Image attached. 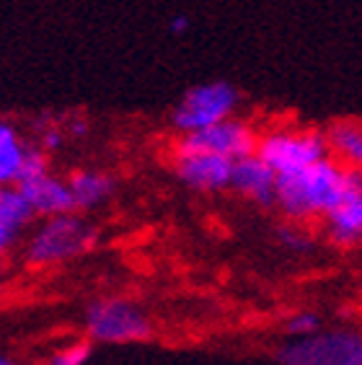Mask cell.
<instances>
[{"label": "cell", "instance_id": "cell-21", "mask_svg": "<svg viewBox=\"0 0 362 365\" xmlns=\"http://www.w3.org/2000/svg\"><path fill=\"white\" fill-rule=\"evenodd\" d=\"M63 130L73 140H83V138H88L90 125H88V120H68V125H65Z\"/></svg>", "mask_w": 362, "mask_h": 365}, {"label": "cell", "instance_id": "cell-23", "mask_svg": "<svg viewBox=\"0 0 362 365\" xmlns=\"http://www.w3.org/2000/svg\"><path fill=\"white\" fill-rule=\"evenodd\" d=\"M168 31H171L174 36L187 34V31H189V19H187V16H174V19H171V24H168Z\"/></svg>", "mask_w": 362, "mask_h": 365}, {"label": "cell", "instance_id": "cell-16", "mask_svg": "<svg viewBox=\"0 0 362 365\" xmlns=\"http://www.w3.org/2000/svg\"><path fill=\"white\" fill-rule=\"evenodd\" d=\"M49 174V153L42 150L39 145H29L26 155H24V166L21 176H19V184L31 182V179H39V176Z\"/></svg>", "mask_w": 362, "mask_h": 365}, {"label": "cell", "instance_id": "cell-10", "mask_svg": "<svg viewBox=\"0 0 362 365\" xmlns=\"http://www.w3.org/2000/svg\"><path fill=\"white\" fill-rule=\"evenodd\" d=\"M16 187L24 192L36 218H55V215H65V212H78L68 182L60 176L44 174L39 179H31V182L16 184Z\"/></svg>", "mask_w": 362, "mask_h": 365}, {"label": "cell", "instance_id": "cell-20", "mask_svg": "<svg viewBox=\"0 0 362 365\" xmlns=\"http://www.w3.org/2000/svg\"><path fill=\"white\" fill-rule=\"evenodd\" d=\"M279 241H282L285 246H290V249H308L306 233L295 231V228H290V225L279 228Z\"/></svg>", "mask_w": 362, "mask_h": 365}, {"label": "cell", "instance_id": "cell-13", "mask_svg": "<svg viewBox=\"0 0 362 365\" xmlns=\"http://www.w3.org/2000/svg\"><path fill=\"white\" fill-rule=\"evenodd\" d=\"M329 153L339 155L352 169H362V125L360 122H334L326 133Z\"/></svg>", "mask_w": 362, "mask_h": 365}, {"label": "cell", "instance_id": "cell-18", "mask_svg": "<svg viewBox=\"0 0 362 365\" xmlns=\"http://www.w3.org/2000/svg\"><path fill=\"white\" fill-rule=\"evenodd\" d=\"M319 329H321V319L316 317L314 311H300V314H295V317L285 324V331L287 334H293L295 339L316 334Z\"/></svg>", "mask_w": 362, "mask_h": 365}, {"label": "cell", "instance_id": "cell-3", "mask_svg": "<svg viewBox=\"0 0 362 365\" xmlns=\"http://www.w3.org/2000/svg\"><path fill=\"white\" fill-rule=\"evenodd\" d=\"M153 337V324L138 303L127 298H98L86 309V339L98 344H130Z\"/></svg>", "mask_w": 362, "mask_h": 365}, {"label": "cell", "instance_id": "cell-11", "mask_svg": "<svg viewBox=\"0 0 362 365\" xmlns=\"http://www.w3.org/2000/svg\"><path fill=\"white\" fill-rule=\"evenodd\" d=\"M329 223V239L339 246L362 241V190H352L324 215Z\"/></svg>", "mask_w": 362, "mask_h": 365}, {"label": "cell", "instance_id": "cell-7", "mask_svg": "<svg viewBox=\"0 0 362 365\" xmlns=\"http://www.w3.org/2000/svg\"><path fill=\"white\" fill-rule=\"evenodd\" d=\"M257 143H259V135L254 133V127L228 117V120L210 125L205 130L181 135L174 153H212V155H223L228 161H238V158L254 153Z\"/></svg>", "mask_w": 362, "mask_h": 365}, {"label": "cell", "instance_id": "cell-15", "mask_svg": "<svg viewBox=\"0 0 362 365\" xmlns=\"http://www.w3.org/2000/svg\"><path fill=\"white\" fill-rule=\"evenodd\" d=\"M26 148L29 145L21 140V135H11L6 140H0V187L19 184Z\"/></svg>", "mask_w": 362, "mask_h": 365}, {"label": "cell", "instance_id": "cell-24", "mask_svg": "<svg viewBox=\"0 0 362 365\" xmlns=\"http://www.w3.org/2000/svg\"><path fill=\"white\" fill-rule=\"evenodd\" d=\"M0 365H14V363H11L8 358H3V355H0Z\"/></svg>", "mask_w": 362, "mask_h": 365}, {"label": "cell", "instance_id": "cell-9", "mask_svg": "<svg viewBox=\"0 0 362 365\" xmlns=\"http://www.w3.org/2000/svg\"><path fill=\"white\" fill-rule=\"evenodd\" d=\"M274 184H277V174L257 153L233 161L228 190H236L238 195L267 207V205H274Z\"/></svg>", "mask_w": 362, "mask_h": 365}, {"label": "cell", "instance_id": "cell-22", "mask_svg": "<svg viewBox=\"0 0 362 365\" xmlns=\"http://www.w3.org/2000/svg\"><path fill=\"white\" fill-rule=\"evenodd\" d=\"M16 236H19V233H14L11 228H6V225L0 223V259H3V254H6L8 249L14 246Z\"/></svg>", "mask_w": 362, "mask_h": 365}, {"label": "cell", "instance_id": "cell-5", "mask_svg": "<svg viewBox=\"0 0 362 365\" xmlns=\"http://www.w3.org/2000/svg\"><path fill=\"white\" fill-rule=\"evenodd\" d=\"M254 153L277 176L306 169L311 163L331 155L326 135L319 130H277V133L259 138Z\"/></svg>", "mask_w": 362, "mask_h": 365}, {"label": "cell", "instance_id": "cell-12", "mask_svg": "<svg viewBox=\"0 0 362 365\" xmlns=\"http://www.w3.org/2000/svg\"><path fill=\"white\" fill-rule=\"evenodd\" d=\"M68 187L70 195H73V202H76V210H93V207H98L104 200H109L114 195L117 182L104 171L83 169L70 176Z\"/></svg>", "mask_w": 362, "mask_h": 365}, {"label": "cell", "instance_id": "cell-25", "mask_svg": "<svg viewBox=\"0 0 362 365\" xmlns=\"http://www.w3.org/2000/svg\"><path fill=\"white\" fill-rule=\"evenodd\" d=\"M0 272H3V259H0Z\"/></svg>", "mask_w": 362, "mask_h": 365}, {"label": "cell", "instance_id": "cell-2", "mask_svg": "<svg viewBox=\"0 0 362 365\" xmlns=\"http://www.w3.org/2000/svg\"><path fill=\"white\" fill-rule=\"evenodd\" d=\"M96 244V231L78 212H65L44 223L31 233L24 249V262L29 267H52L68 262L78 254H86Z\"/></svg>", "mask_w": 362, "mask_h": 365}, {"label": "cell", "instance_id": "cell-1", "mask_svg": "<svg viewBox=\"0 0 362 365\" xmlns=\"http://www.w3.org/2000/svg\"><path fill=\"white\" fill-rule=\"evenodd\" d=\"M352 190H362V169L344 166L326 155L306 169L279 174L274 184V202L290 218H314L326 215Z\"/></svg>", "mask_w": 362, "mask_h": 365}, {"label": "cell", "instance_id": "cell-19", "mask_svg": "<svg viewBox=\"0 0 362 365\" xmlns=\"http://www.w3.org/2000/svg\"><path fill=\"white\" fill-rule=\"evenodd\" d=\"M65 140V130L63 125H55V122H47V127H44L42 133H39V143L36 145L42 148V150H55V148H60Z\"/></svg>", "mask_w": 362, "mask_h": 365}, {"label": "cell", "instance_id": "cell-8", "mask_svg": "<svg viewBox=\"0 0 362 365\" xmlns=\"http://www.w3.org/2000/svg\"><path fill=\"white\" fill-rule=\"evenodd\" d=\"M233 161L212 153H174V171L195 192H223L230 187Z\"/></svg>", "mask_w": 362, "mask_h": 365}, {"label": "cell", "instance_id": "cell-6", "mask_svg": "<svg viewBox=\"0 0 362 365\" xmlns=\"http://www.w3.org/2000/svg\"><path fill=\"white\" fill-rule=\"evenodd\" d=\"M282 365H362V334L316 331L277 350Z\"/></svg>", "mask_w": 362, "mask_h": 365}, {"label": "cell", "instance_id": "cell-4", "mask_svg": "<svg viewBox=\"0 0 362 365\" xmlns=\"http://www.w3.org/2000/svg\"><path fill=\"white\" fill-rule=\"evenodd\" d=\"M238 106V88L228 81H207L184 91L171 109V127L181 135L197 133L233 117Z\"/></svg>", "mask_w": 362, "mask_h": 365}, {"label": "cell", "instance_id": "cell-17", "mask_svg": "<svg viewBox=\"0 0 362 365\" xmlns=\"http://www.w3.org/2000/svg\"><path fill=\"white\" fill-rule=\"evenodd\" d=\"M90 344L88 339H81V342L65 344L60 350L47 360V365H86L90 358Z\"/></svg>", "mask_w": 362, "mask_h": 365}, {"label": "cell", "instance_id": "cell-14", "mask_svg": "<svg viewBox=\"0 0 362 365\" xmlns=\"http://www.w3.org/2000/svg\"><path fill=\"white\" fill-rule=\"evenodd\" d=\"M36 220L31 205L26 202L24 192L16 184L0 187V223L11 228L14 233H21L26 225H31Z\"/></svg>", "mask_w": 362, "mask_h": 365}]
</instances>
